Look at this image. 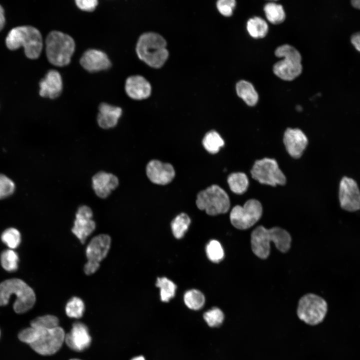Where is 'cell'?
I'll return each instance as SVG.
<instances>
[{
  "label": "cell",
  "instance_id": "obj_1",
  "mask_svg": "<svg viewBox=\"0 0 360 360\" xmlns=\"http://www.w3.org/2000/svg\"><path fill=\"white\" fill-rule=\"evenodd\" d=\"M64 330L60 326L54 328L30 326L21 331L19 340L28 344L40 354L47 356L56 352L62 346L65 338Z\"/></svg>",
  "mask_w": 360,
  "mask_h": 360
},
{
  "label": "cell",
  "instance_id": "obj_2",
  "mask_svg": "<svg viewBox=\"0 0 360 360\" xmlns=\"http://www.w3.org/2000/svg\"><path fill=\"white\" fill-rule=\"evenodd\" d=\"M271 242L278 250L284 253L290 248L292 238L288 232L278 226L267 229L259 226L252 230L250 236L251 248L258 258L266 259L269 256Z\"/></svg>",
  "mask_w": 360,
  "mask_h": 360
},
{
  "label": "cell",
  "instance_id": "obj_3",
  "mask_svg": "<svg viewBox=\"0 0 360 360\" xmlns=\"http://www.w3.org/2000/svg\"><path fill=\"white\" fill-rule=\"evenodd\" d=\"M166 42L160 34L146 32L139 37L136 44L138 58L152 68H160L166 61L168 52Z\"/></svg>",
  "mask_w": 360,
  "mask_h": 360
},
{
  "label": "cell",
  "instance_id": "obj_4",
  "mask_svg": "<svg viewBox=\"0 0 360 360\" xmlns=\"http://www.w3.org/2000/svg\"><path fill=\"white\" fill-rule=\"evenodd\" d=\"M6 44L11 50L24 47L25 54L30 59L38 58L43 47L42 38L40 32L30 26H23L12 28L6 38Z\"/></svg>",
  "mask_w": 360,
  "mask_h": 360
},
{
  "label": "cell",
  "instance_id": "obj_5",
  "mask_svg": "<svg viewBox=\"0 0 360 360\" xmlns=\"http://www.w3.org/2000/svg\"><path fill=\"white\" fill-rule=\"evenodd\" d=\"M13 294L16 297L13 308L18 314L27 312L35 304L36 298L34 290L22 280L11 278L0 284V306L6 305Z\"/></svg>",
  "mask_w": 360,
  "mask_h": 360
},
{
  "label": "cell",
  "instance_id": "obj_6",
  "mask_svg": "<svg viewBox=\"0 0 360 360\" xmlns=\"http://www.w3.org/2000/svg\"><path fill=\"white\" fill-rule=\"evenodd\" d=\"M45 44L46 57L50 64L58 66L70 64L76 48L71 36L60 31L52 30L47 35Z\"/></svg>",
  "mask_w": 360,
  "mask_h": 360
},
{
  "label": "cell",
  "instance_id": "obj_7",
  "mask_svg": "<svg viewBox=\"0 0 360 360\" xmlns=\"http://www.w3.org/2000/svg\"><path fill=\"white\" fill-rule=\"evenodd\" d=\"M274 54L277 57L284 58L273 66L274 73L280 78L292 80L299 76L302 70V56L294 46L285 44L278 46Z\"/></svg>",
  "mask_w": 360,
  "mask_h": 360
},
{
  "label": "cell",
  "instance_id": "obj_8",
  "mask_svg": "<svg viewBox=\"0 0 360 360\" xmlns=\"http://www.w3.org/2000/svg\"><path fill=\"white\" fill-rule=\"evenodd\" d=\"M196 204L210 216L226 213L230 208V200L226 191L216 184H212L198 192Z\"/></svg>",
  "mask_w": 360,
  "mask_h": 360
},
{
  "label": "cell",
  "instance_id": "obj_9",
  "mask_svg": "<svg viewBox=\"0 0 360 360\" xmlns=\"http://www.w3.org/2000/svg\"><path fill=\"white\" fill-rule=\"evenodd\" d=\"M327 312L326 302L316 294H306L298 301L297 315L306 324L314 326L320 324L324 320Z\"/></svg>",
  "mask_w": 360,
  "mask_h": 360
},
{
  "label": "cell",
  "instance_id": "obj_10",
  "mask_svg": "<svg viewBox=\"0 0 360 360\" xmlns=\"http://www.w3.org/2000/svg\"><path fill=\"white\" fill-rule=\"evenodd\" d=\"M112 242L110 236L107 234H100L94 236L86 249L87 262L84 266V272L90 276L95 273L100 267V262L107 256Z\"/></svg>",
  "mask_w": 360,
  "mask_h": 360
},
{
  "label": "cell",
  "instance_id": "obj_11",
  "mask_svg": "<svg viewBox=\"0 0 360 360\" xmlns=\"http://www.w3.org/2000/svg\"><path fill=\"white\" fill-rule=\"evenodd\" d=\"M262 207L256 199L248 200L243 206L236 205L231 210L230 221L236 228L244 230L253 226L260 218Z\"/></svg>",
  "mask_w": 360,
  "mask_h": 360
},
{
  "label": "cell",
  "instance_id": "obj_12",
  "mask_svg": "<svg viewBox=\"0 0 360 360\" xmlns=\"http://www.w3.org/2000/svg\"><path fill=\"white\" fill-rule=\"evenodd\" d=\"M252 176L260 183L271 186L284 185L286 178L273 158H265L257 160L250 171Z\"/></svg>",
  "mask_w": 360,
  "mask_h": 360
},
{
  "label": "cell",
  "instance_id": "obj_13",
  "mask_svg": "<svg viewBox=\"0 0 360 360\" xmlns=\"http://www.w3.org/2000/svg\"><path fill=\"white\" fill-rule=\"evenodd\" d=\"M338 198L343 210L352 212L360 210V190L354 180L347 176L341 179Z\"/></svg>",
  "mask_w": 360,
  "mask_h": 360
},
{
  "label": "cell",
  "instance_id": "obj_14",
  "mask_svg": "<svg viewBox=\"0 0 360 360\" xmlns=\"http://www.w3.org/2000/svg\"><path fill=\"white\" fill-rule=\"evenodd\" d=\"M92 217V210L88 206L82 205L78 208L72 232L82 244L96 230V224Z\"/></svg>",
  "mask_w": 360,
  "mask_h": 360
},
{
  "label": "cell",
  "instance_id": "obj_15",
  "mask_svg": "<svg viewBox=\"0 0 360 360\" xmlns=\"http://www.w3.org/2000/svg\"><path fill=\"white\" fill-rule=\"evenodd\" d=\"M80 62L82 67L90 72L106 70L112 66V62L104 52L95 48H89L82 54Z\"/></svg>",
  "mask_w": 360,
  "mask_h": 360
},
{
  "label": "cell",
  "instance_id": "obj_16",
  "mask_svg": "<svg viewBox=\"0 0 360 360\" xmlns=\"http://www.w3.org/2000/svg\"><path fill=\"white\" fill-rule=\"evenodd\" d=\"M146 174L152 183L165 185L172 181L175 176V170L171 164L153 160L147 164Z\"/></svg>",
  "mask_w": 360,
  "mask_h": 360
},
{
  "label": "cell",
  "instance_id": "obj_17",
  "mask_svg": "<svg viewBox=\"0 0 360 360\" xmlns=\"http://www.w3.org/2000/svg\"><path fill=\"white\" fill-rule=\"evenodd\" d=\"M92 338L87 326L80 322H74L70 332L65 335L64 342L71 349L82 352L88 348Z\"/></svg>",
  "mask_w": 360,
  "mask_h": 360
},
{
  "label": "cell",
  "instance_id": "obj_18",
  "mask_svg": "<svg viewBox=\"0 0 360 360\" xmlns=\"http://www.w3.org/2000/svg\"><path fill=\"white\" fill-rule=\"evenodd\" d=\"M283 142L288 154L298 158L306 149L308 139L300 129L288 128L284 133Z\"/></svg>",
  "mask_w": 360,
  "mask_h": 360
},
{
  "label": "cell",
  "instance_id": "obj_19",
  "mask_svg": "<svg viewBox=\"0 0 360 360\" xmlns=\"http://www.w3.org/2000/svg\"><path fill=\"white\" fill-rule=\"evenodd\" d=\"M92 188L96 194L101 198H108L119 185L118 178L113 174L100 171L93 176Z\"/></svg>",
  "mask_w": 360,
  "mask_h": 360
},
{
  "label": "cell",
  "instance_id": "obj_20",
  "mask_svg": "<svg viewBox=\"0 0 360 360\" xmlns=\"http://www.w3.org/2000/svg\"><path fill=\"white\" fill-rule=\"evenodd\" d=\"M40 95L44 98L54 99L58 97L62 90V80L60 74L56 70H49L39 83Z\"/></svg>",
  "mask_w": 360,
  "mask_h": 360
},
{
  "label": "cell",
  "instance_id": "obj_21",
  "mask_svg": "<svg viewBox=\"0 0 360 360\" xmlns=\"http://www.w3.org/2000/svg\"><path fill=\"white\" fill-rule=\"evenodd\" d=\"M125 91L131 98L142 100L149 97L152 86L149 82L140 75L131 76L125 82Z\"/></svg>",
  "mask_w": 360,
  "mask_h": 360
},
{
  "label": "cell",
  "instance_id": "obj_22",
  "mask_svg": "<svg viewBox=\"0 0 360 360\" xmlns=\"http://www.w3.org/2000/svg\"><path fill=\"white\" fill-rule=\"evenodd\" d=\"M98 109L96 120L100 128L110 129L117 125L122 113L121 108L102 102L99 104Z\"/></svg>",
  "mask_w": 360,
  "mask_h": 360
},
{
  "label": "cell",
  "instance_id": "obj_23",
  "mask_svg": "<svg viewBox=\"0 0 360 360\" xmlns=\"http://www.w3.org/2000/svg\"><path fill=\"white\" fill-rule=\"evenodd\" d=\"M236 91L238 96L247 105L252 106L257 104L258 100V94L254 86L249 82L245 80L238 81L236 84Z\"/></svg>",
  "mask_w": 360,
  "mask_h": 360
},
{
  "label": "cell",
  "instance_id": "obj_24",
  "mask_svg": "<svg viewBox=\"0 0 360 360\" xmlns=\"http://www.w3.org/2000/svg\"><path fill=\"white\" fill-rule=\"evenodd\" d=\"M246 29L252 37L254 38H262L267 34L268 26L264 19L258 16H254L248 20Z\"/></svg>",
  "mask_w": 360,
  "mask_h": 360
},
{
  "label": "cell",
  "instance_id": "obj_25",
  "mask_svg": "<svg viewBox=\"0 0 360 360\" xmlns=\"http://www.w3.org/2000/svg\"><path fill=\"white\" fill-rule=\"evenodd\" d=\"M228 183L230 190L234 193L241 194L245 192L248 186V179L244 172H234L228 178Z\"/></svg>",
  "mask_w": 360,
  "mask_h": 360
},
{
  "label": "cell",
  "instance_id": "obj_26",
  "mask_svg": "<svg viewBox=\"0 0 360 360\" xmlns=\"http://www.w3.org/2000/svg\"><path fill=\"white\" fill-rule=\"evenodd\" d=\"M202 144L206 150L212 154L218 153L220 148L224 145V140L220 134L214 130L208 132L205 134Z\"/></svg>",
  "mask_w": 360,
  "mask_h": 360
},
{
  "label": "cell",
  "instance_id": "obj_27",
  "mask_svg": "<svg viewBox=\"0 0 360 360\" xmlns=\"http://www.w3.org/2000/svg\"><path fill=\"white\" fill-rule=\"evenodd\" d=\"M264 10L267 20L272 24H280L285 20V12L281 4L268 2L264 6Z\"/></svg>",
  "mask_w": 360,
  "mask_h": 360
},
{
  "label": "cell",
  "instance_id": "obj_28",
  "mask_svg": "<svg viewBox=\"0 0 360 360\" xmlns=\"http://www.w3.org/2000/svg\"><path fill=\"white\" fill-rule=\"evenodd\" d=\"M184 300L188 308L195 310L202 308L205 302V298L203 294L196 289L186 292L184 296Z\"/></svg>",
  "mask_w": 360,
  "mask_h": 360
},
{
  "label": "cell",
  "instance_id": "obj_29",
  "mask_svg": "<svg viewBox=\"0 0 360 360\" xmlns=\"http://www.w3.org/2000/svg\"><path fill=\"white\" fill-rule=\"evenodd\" d=\"M190 224V219L185 213L177 216L171 223L172 234L178 239L182 238L188 230Z\"/></svg>",
  "mask_w": 360,
  "mask_h": 360
},
{
  "label": "cell",
  "instance_id": "obj_30",
  "mask_svg": "<svg viewBox=\"0 0 360 360\" xmlns=\"http://www.w3.org/2000/svg\"><path fill=\"white\" fill-rule=\"evenodd\" d=\"M156 285L160 289V299L162 302H168L174 296L176 286L168 278H158Z\"/></svg>",
  "mask_w": 360,
  "mask_h": 360
},
{
  "label": "cell",
  "instance_id": "obj_31",
  "mask_svg": "<svg viewBox=\"0 0 360 360\" xmlns=\"http://www.w3.org/2000/svg\"><path fill=\"white\" fill-rule=\"evenodd\" d=\"M0 260L2 268L8 272H14L18 268V256L12 250L3 251L0 254Z\"/></svg>",
  "mask_w": 360,
  "mask_h": 360
},
{
  "label": "cell",
  "instance_id": "obj_32",
  "mask_svg": "<svg viewBox=\"0 0 360 360\" xmlns=\"http://www.w3.org/2000/svg\"><path fill=\"white\" fill-rule=\"evenodd\" d=\"M84 311V304L80 298L74 296L66 303V315L72 318H81Z\"/></svg>",
  "mask_w": 360,
  "mask_h": 360
},
{
  "label": "cell",
  "instance_id": "obj_33",
  "mask_svg": "<svg viewBox=\"0 0 360 360\" xmlns=\"http://www.w3.org/2000/svg\"><path fill=\"white\" fill-rule=\"evenodd\" d=\"M206 250L208 258L213 262H219L224 258L223 248L216 240H210L206 246Z\"/></svg>",
  "mask_w": 360,
  "mask_h": 360
},
{
  "label": "cell",
  "instance_id": "obj_34",
  "mask_svg": "<svg viewBox=\"0 0 360 360\" xmlns=\"http://www.w3.org/2000/svg\"><path fill=\"white\" fill-rule=\"evenodd\" d=\"M2 242L9 248H16L21 242V236L16 228H10L6 230L1 235Z\"/></svg>",
  "mask_w": 360,
  "mask_h": 360
},
{
  "label": "cell",
  "instance_id": "obj_35",
  "mask_svg": "<svg viewBox=\"0 0 360 360\" xmlns=\"http://www.w3.org/2000/svg\"><path fill=\"white\" fill-rule=\"evenodd\" d=\"M224 318L222 311L218 308H212L204 314V318L208 325L212 328L220 326Z\"/></svg>",
  "mask_w": 360,
  "mask_h": 360
},
{
  "label": "cell",
  "instance_id": "obj_36",
  "mask_svg": "<svg viewBox=\"0 0 360 360\" xmlns=\"http://www.w3.org/2000/svg\"><path fill=\"white\" fill-rule=\"evenodd\" d=\"M58 318L52 315L40 316L32 320L30 326L34 328H54L59 326Z\"/></svg>",
  "mask_w": 360,
  "mask_h": 360
},
{
  "label": "cell",
  "instance_id": "obj_37",
  "mask_svg": "<svg viewBox=\"0 0 360 360\" xmlns=\"http://www.w3.org/2000/svg\"><path fill=\"white\" fill-rule=\"evenodd\" d=\"M14 188V182L5 175L0 174V199L10 196Z\"/></svg>",
  "mask_w": 360,
  "mask_h": 360
},
{
  "label": "cell",
  "instance_id": "obj_38",
  "mask_svg": "<svg viewBox=\"0 0 360 360\" xmlns=\"http://www.w3.org/2000/svg\"><path fill=\"white\" fill-rule=\"evenodd\" d=\"M236 6L234 0H219L216 2V8L223 16H230Z\"/></svg>",
  "mask_w": 360,
  "mask_h": 360
},
{
  "label": "cell",
  "instance_id": "obj_39",
  "mask_svg": "<svg viewBox=\"0 0 360 360\" xmlns=\"http://www.w3.org/2000/svg\"><path fill=\"white\" fill-rule=\"evenodd\" d=\"M76 6L80 10L86 12H92L98 4L97 0H76Z\"/></svg>",
  "mask_w": 360,
  "mask_h": 360
},
{
  "label": "cell",
  "instance_id": "obj_40",
  "mask_svg": "<svg viewBox=\"0 0 360 360\" xmlns=\"http://www.w3.org/2000/svg\"><path fill=\"white\" fill-rule=\"evenodd\" d=\"M350 41L354 48L360 52V32L352 34Z\"/></svg>",
  "mask_w": 360,
  "mask_h": 360
},
{
  "label": "cell",
  "instance_id": "obj_41",
  "mask_svg": "<svg viewBox=\"0 0 360 360\" xmlns=\"http://www.w3.org/2000/svg\"><path fill=\"white\" fill-rule=\"evenodd\" d=\"M5 23V17L4 10L0 4V30H1Z\"/></svg>",
  "mask_w": 360,
  "mask_h": 360
},
{
  "label": "cell",
  "instance_id": "obj_42",
  "mask_svg": "<svg viewBox=\"0 0 360 360\" xmlns=\"http://www.w3.org/2000/svg\"><path fill=\"white\" fill-rule=\"evenodd\" d=\"M352 4L356 8L360 10V0H353L352 1Z\"/></svg>",
  "mask_w": 360,
  "mask_h": 360
},
{
  "label": "cell",
  "instance_id": "obj_43",
  "mask_svg": "<svg viewBox=\"0 0 360 360\" xmlns=\"http://www.w3.org/2000/svg\"><path fill=\"white\" fill-rule=\"evenodd\" d=\"M131 360H145L142 356H138L132 358Z\"/></svg>",
  "mask_w": 360,
  "mask_h": 360
},
{
  "label": "cell",
  "instance_id": "obj_44",
  "mask_svg": "<svg viewBox=\"0 0 360 360\" xmlns=\"http://www.w3.org/2000/svg\"><path fill=\"white\" fill-rule=\"evenodd\" d=\"M81 360L77 359V358H72V359H71V360Z\"/></svg>",
  "mask_w": 360,
  "mask_h": 360
},
{
  "label": "cell",
  "instance_id": "obj_45",
  "mask_svg": "<svg viewBox=\"0 0 360 360\" xmlns=\"http://www.w3.org/2000/svg\"></svg>",
  "mask_w": 360,
  "mask_h": 360
}]
</instances>
